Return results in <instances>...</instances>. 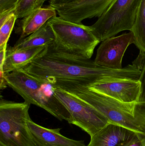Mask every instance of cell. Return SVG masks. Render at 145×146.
Listing matches in <instances>:
<instances>
[{
  "label": "cell",
  "instance_id": "1",
  "mask_svg": "<svg viewBox=\"0 0 145 146\" xmlns=\"http://www.w3.org/2000/svg\"><path fill=\"white\" fill-rule=\"evenodd\" d=\"M21 69L54 86L63 84L88 86L107 79L139 80L141 73L133 63L121 69H112L99 66L91 59L58 51L51 44L45 54Z\"/></svg>",
  "mask_w": 145,
  "mask_h": 146
},
{
  "label": "cell",
  "instance_id": "2",
  "mask_svg": "<svg viewBox=\"0 0 145 146\" xmlns=\"http://www.w3.org/2000/svg\"><path fill=\"white\" fill-rule=\"evenodd\" d=\"M57 88L75 95L105 116L111 123L145 136V103H126L96 92L85 86L58 85Z\"/></svg>",
  "mask_w": 145,
  "mask_h": 146
},
{
  "label": "cell",
  "instance_id": "3",
  "mask_svg": "<svg viewBox=\"0 0 145 146\" xmlns=\"http://www.w3.org/2000/svg\"><path fill=\"white\" fill-rule=\"evenodd\" d=\"M4 78L8 86L25 101L42 108L59 121L65 120L71 124L70 114L55 96L52 85L22 69L5 74Z\"/></svg>",
  "mask_w": 145,
  "mask_h": 146
},
{
  "label": "cell",
  "instance_id": "4",
  "mask_svg": "<svg viewBox=\"0 0 145 146\" xmlns=\"http://www.w3.org/2000/svg\"><path fill=\"white\" fill-rule=\"evenodd\" d=\"M54 36L51 45L54 49L66 54L90 59L95 47L100 42L92 32L90 26L74 23L60 17L47 21Z\"/></svg>",
  "mask_w": 145,
  "mask_h": 146
},
{
  "label": "cell",
  "instance_id": "5",
  "mask_svg": "<svg viewBox=\"0 0 145 146\" xmlns=\"http://www.w3.org/2000/svg\"><path fill=\"white\" fill-rule=\"evenodd\" d=\"M31 104L0 100V146H38L28 126Z\"/></svg>",
  "mask_w": 145,
  "mask_h": 146
},
{
  "label": "cell",
  "instance_id": "6",
  "mask_svg": "<svg viewBox=\"0 0 145 146\" xmlns=\"http://www.w3.org/2000/svg\"><path fill=\"white\" fill-rule=\"evenodd\" d=\"M141 0H115L90 26L97 39L103 42L121 32L132 31Z\"/></svg>",
  "mask_w": 145,
  "mask_h": 146
},
{
  "label": "cell",
  "instance_id": "7",
  "mask_svg": "<svg viewBox=\"0 0 145 146\" xmlns=\"http://www.w3.org/2000/svg\"><path fill=\"white\" fill-rule=\"evenodd\" d=\"M54 93L70 114L71 124L79 127L90 137L110 123L102 113L75 95L54 86Z\"/></svg>",
  "mask_w": 145,
  "mask_h": 146
},
{
  "label": "cell",
  "instance_id": "8",
  "mask_svg": "<svg viewBox=\"0 0 145 146\" xmlns=\"http://www.w3.org/2000/svg\"><path fill=\"white\" fill-rule=\"evenodd\" d=\"M85 86L94 92L123 103L138 102L140 93V82L134 79H107Z\"/></svg>",
  "mask_w": 145,
  "mask_h": 146
},
{
  "label": "cell",
  "instance_id": "9",
  "mask_svg": "<svg viewBox=\"0 0 145 146\" xmlns=\"http://www.w3.org/2000/svg\"><path fill=\"white\" fill-rule=\"evenodd\" d=\"M115 0H78L64 4L51 5L59 16L81 24L87 19L99 17Z\"/></svg>",
  "mask_w": 145,
  "mask_h": 146
},
{
  "label": "cell",
  "instance_id": "10",
  "mask_svg": "<svg viewBox=\"0 0 145 146\" xmlns=\"http://www.w3.org/2000/svg\"><path fill=\"white\" fill-rule=\"evenodd\" d=\"M132 32L107 38L97 50L94 62L98 65L114 69H121L123 58L128 47L134 44Z\"/></svg>",
  "mask_w": 145,
  "mask_h": 146
},
{
  "label": "cell",
  "instance_id": "11",
  "mask_svg": "<svg viewBox=\"0 0 145 146\" xmlns=\"http://www.w3.org/2000/svg\"><path fill=\"white\" fill-rule=\"evenodd\" d=\"M140 136L144 135L110 123L91 137L90 142L87 146H122Z\"/></svg>",
  "mask_w": 145,
  "mask_h": 146
},
{
  "label": "cell",
  "instance_id": "12",
  "mask_svg": "<svg viewBox=\"0 0 145 146\" xmlns=\"http://www.w3.org/2000/svg\"><path fill=\"white\" fill-rule=\"evenodd\" d=\"M28 126L33 139L38 146H87L83 140H75L63 136L61 128H47L32 121H28Z\"/></svg>",
  "mask_w": 145,
  "mask_h": 146
},
{
  "label": "cell",
  "instance_id": "13",
  "mask_svg": "<svg viewBox=\"0 0 145 146\" xmlns=\"http://www.w3.org/2000/svg\"><path fill=\"white\" fill-rule=\"evenodd\" d=\"M47 46H40L20 50H14L7 48L6 58L2 69L7 74L24 68L36 58L47 52Z\"/></svg>",
  "mask_w": 145,
  "mask_h": 146
},
{
  "label": "cell",
  "instance_id": "14",
  "mask_svg": "<svg viewBox=\"0 0 145 146\" xmlns=\"http://www.w3.org/2000/svg\"><path fill=\"white\" fill-rule=\"evenodd\" d=\"M57 13L55 8L50 5L35 9L21 21L19 38L26 37L36 31L49 19L57 16Z\"/></svg>",
  "mask_w": 145,
  "mask_h": 146
},
{
  "label": "cell",
  "instance_id": "15",
  "mask_svg": "<svg viewBox=\"0 0 145 146\" xmlns=\"http://www.w3.org/2000/svg\"><path fill=\"white\" fill-rule=\"evenodd\" d=\"M54 36L47 22L39 30L26 37L19 39L13 47L14 50H20L40 46H47L53 43Z\"/></svg>",
  "mask_w": 145,
  "mask_h": 146
},
{
  "label": "cell",
  "instance_id": "16",
  "mask_svg": "<svg viewBox=\"0 0 145 146\" xmlns=\"http://www.w3.org/2000/svg\"><path fill=\"white\" fill-rule=\"evenodd\" d=\"M132 32L134 44L140 53L145 54V0H141Z\"/></svg>",
  "mask_w": 145,
  "mask_h": 146
},
{
  "label": "cell",
  "instance_id": "17",
  "mask_svg": "<svg viewBox=\"0 0 145 146\" xmlns=\"http://www.w3.org/2000/svg\"><path fill=\"white\" fill-rule=\"evenodd\" d=\"M47 0H18L14 9L17 19H23L35 9L42 7Z\"/></svg>",
  "mask_w": 145,
  "mask_h": 146
},
{
  "label": "cell",
  "instance_id": "18",
  "mask_svg": "<svg viewBox=\"0 0 145 146\" xmlns=\"http://www.w3.org/2000/svg\"><path fill=\"white\" fill-rule=\"evenodd\" d=\"M17 18L14 13L11 14L4 23L0 26V47L7 44Z\"/></svg>",
  "mask_w": 145,
  "mask_h": 146
},
{
  "label": "cell",
  "instance_id": "19",
  "mask_svg": "<svg viewBox=\"0 0 145 146\" xmlns=\"http://www.w3.org/2000/svg\"><path fill=\"white\" fill-rule=\"evenodd\" d=\"M141 71L139 80L140 82V93L139 103H145V54L140 53L136 60L133 62Z\"/></svg>",
  "mask_w": 145,
  "mask_h": 146
},
{
  "label": "cell",
  "instance_id": "20",
  "mask_svg": "<svg viewBox=\"0 0 145 146\" xmlns=\"http://www.w3.org/2000/svg\"><path fill=\"white\" fill-rule=\"evenodd\" d=\"M18 0H0V13L13 8Z\"/></svg>",
  "mask_w": 145,
  "mask_h": 146
},
{
  "label": "cell",
  "instance_id": "21",
  "mask_svg": "<svg viewBox=\"0 0 145 146\" xmlns=\"http://www.w3.org/2000/svg\"><path fill=\"white\" fill-rule=\"evenodd\" d=\"M122 146H145V136L137 137L127 142Z\"/></svg>",
  "mask_w": 145,
  "mask_h": 146
},
{
  "label": "cell",
  "instance_id": "22",
  "mask_svg": "<svg viewBox=\"0 0 145 146\" xmlns=\"http://www.w3.org/2000/svg\"><path fill=\"white\" fill-rule=\"evenodd\" d=\"M7 44H6L2 47H0V69H2L4 61L6 58Z\"/></svg>",
  "mask_w": 145,
  "mask_h": 146
}]
</instances>
